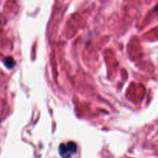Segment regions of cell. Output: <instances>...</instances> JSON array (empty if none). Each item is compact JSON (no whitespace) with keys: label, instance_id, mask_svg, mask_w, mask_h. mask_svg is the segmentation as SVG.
Masks as SVG:
<instances>
[{"label":"cell","instance_id":"6da1fadb","mask_svg":"<svg viewBox=\"0 0 158 158\" xmlns=\"http://www.w3.org/2000/svg\"><path fill=\"white\" fill-rule=\"evenodd\" d=\"M77 151V145L74 142L61 143L59 146V154L63 158H70Z\"/></svg>","mask_w":158,"mask_h":158},{"label":"cell","instance_id":"7a4b0ae2","mask_svg":"<svg viewBox=\"0 0 158 158\" xmlns=\"http://www.w3.org/2000/svg\"><path fill=\"white\" fill-rule=\"evenodd\" d=\"M5 65L9 69H11L13 68V66L15 65V62H14L13 58L10 57V56H8V57H6V59H5Z\"/></svg>","mask_w":158,"mask_h":158},{"label":"cell","instance_id":"3957f363","mask_svg":"<svg viewBox=\"0 0 158 158\" xmlns=\"http://www.w3.org/2000/svg\"><path fill=\"white\" fill-rule=\"evenodd\" d=\"M155 10H158V5L156 6V8H155Z\"/></svg>","mask_w":158,"mask_h":158}]
</instances>
